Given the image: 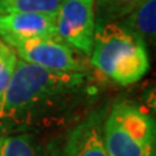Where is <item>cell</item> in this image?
Wrapping results in <instances>:
<instances>
[{
    "label": "cell",
    "mask_w": 156,
    "mask_h": 156,
    "mask_svg": "<svg viewBox=\"0 0 156 156\" xmlns=\"http://www.w3.org/2000/svg\"><path fill=\"white\" fill-rule=\"evenodd\" d=\"M155 156H156V155H155Z\"/></svg>",
    "instance_id": "5bb4252c"
},
{
    "label": "cell",
    "mask_w": 156,
    "mask_h": 156,
    "mask_svg": "<svg viewBox=\"0 0 156 156\" xmlns=\"http://www.w3.org/2000/svg\"><path fill=\"white\" fill-rule=\"evenodd\" d=\"M17 55L12 47L0 39V96L5 91L16 69Z\"/></svg>",
    "instance_id": "7c38bea8"
},
{
    "label": "cell",
    "mask_w": 156,
    "mask_h": 156,
    "mask_svg": "<svg viewBox=\"0 0 156 156\" xmlns=\"http://www.w3.org/2000/svg\"><path fill=\"white\" fill-rule=\"evenodd\" d=\"M103 143L108 156H155V119L142 107L119 101L105 113Z\"/></svg>",
    "instance_id": "3957f363"
},
{
    "label": "cell",
    "mask_w": 156,
    "mask_h": 156,
    "mask_svg": "<svg viewBox=\"0 0 156 156\" xmlns=\"http://www.w3.org/2000/svg\"><path fill=\"white\" fill-rule=\"evenodd\" d=\"M142 0H95L96 26L119 21Z\"/></svg>",
    "instance_id": "30bf717a"
},
{
    "label": "cell",
    "mask_w": 156,
    "mask_h": 156,
    "mask_svg": "<svg viewBox=\"0 0 156 156\" xmlns=\"http://www.w3.org/2000/svg\"><path fill=\"white\" fill-rule=\"evenodd\" d=\"M89 72H53L17 58L0 96V133H31L69 117L95 95Z\"/></svg>",
    "instance_id": "6da1fadb"
},
{
    "label": "cell",
    "mask_w": 156,
    "mask_h": 156,
    "mask_svg": "<svg viewBox=\"0 0 156 156\" xmlns=\"http://www.w3.org/2000/svg\"><path fill=\"white\" fill-rule=\"evenodd\" d=\"M55 21L58 38L83 56H90L96 30L95 0H64Z\"/></svg>",
    "instance_id": "277c9868"
},
{
    "label": "cell",
    "mask_w": 156,
    "mask_h": 156,
    "mask_svg": "<svg viewBox=\"0 0 156 156\" xmlns=\"http://www.w3.org/2000/svg\"><path fill=\"white\" fill-rule=\"evenodd\" d=\"M64 0H0V14L33 12L56 13Z\"/></svg>",
    "instance_id": "8fae6325"
},
{
    "label": "cell",
    "mask_w": 156,
    "mask_h": 156,
    "mask_svg": "<svg viewBox=\"0 0 156 156\" xmlns=\"http://www.w3.org/2000/svg\"><path fill=\"white\" fill-rule=\"evenodd\" d=\"M105 109H96L52 142L48 156H108L103 143Z\"/></svg>",
    "instance_id": "8992f818"
},
{
    "label": "cell",
    "mask_w": 156,
    "mask_h": 156,
    "mask_svg": "<svg viewBox=\"0 0 156 156\" xmlns=\"http://www.w3.org/2000/svg\"><path fill=\"white\" fill-rule=\"evenodd\" d=\"M18 58L53 72H89L83 55L58 37L37 38L12 47Z\"/></svg>",
    "instance_id": "5b68a950"
},
{
    "label": "cell",
    "mask_w": 156,
    "mask_h": 156,
    "mask_svg": "<svg viewBox=\"0 0 156 156\" xmlns=\"http://www.w3.org/2000/svg\"><path fill=\"white\" fill-rule=\"evenodd\" d=\"M119 22L146 43H155L156 34V0H142L138 5L119 20Z\"/></svg>",
    "instance_id": "ba28073f"
},
{
    "label": "cell",
    "mask_w": 156,
    "mask_h": 156,
    "mask_svg": "<svg viewBox=\"0 0 156 156\" xmlns=\"http://www.w3.org/2000/svg\"><path fill=\"white\" fill-rule=\"evenodd\" d=\"M58 37L55 13L17 12L0 14V39L9 47L37 38Z\"/></svg>",
    "instance_id": "52a82bcc"
},
{
    "label": "cell",
    "mask_w": 156,
    "mask_h": 156,
    "mask_svg": "<svg viewBox=\"0 0 156 156\" xmlns=\"http://www.w3.org/2000/svg\"><path fill=\"white\" fill-rule=\"evenodd\" d=\"M2 156H48L31 133L5 134L2 139Z\"/></svg>",
    "instance_id": "9c48e42d"
},
{
    "label": "cell",
    "mask_w": 156,
    "mask_h": 156,
    "mask_svg": "<svg viewBox=\"0 0 156 156\" xmlns=\"http://www.w3.org/2000/svg\"><path fill=\"white\" fill-rule=\"evenodd\" d=\"M2 139H3V135H0V156H2Z\"/></svg>",
    "instance_id": "4fadbf2b"
},
{
    "label": "cell",
    "mask_w": 156,
    "mask_h": 156,
    "mask_svg": "<svg viewBox=\"0 0 156 156\" xmlns=\"http://www.w3.org/2000/svg\"><path fill=\"white\" fill-rule=\"evenodd\" d=\"M90 61L100 73L122 86L140 81L150 69L146 43L119 21L96 26Z\"/></svg>",
    "instance_id": "7a4b0ae2"
}]
</instances>
